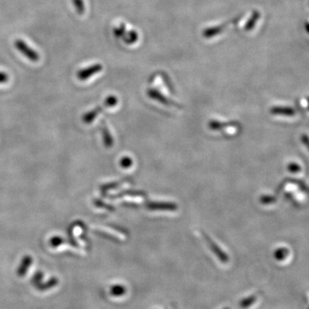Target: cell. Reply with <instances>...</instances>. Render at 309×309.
Masks as SVG:
<instances>
[{"label":"cell","mask_w":309,"mask_h":309,"mask_svg":"<svg viewBox=\"0 0 309 309\" xmlns=\"http://www.w3.org/2000/svg\"><path fill=\"white\" fill-rule=\"evenodd\" d=\"M14 44H15V47H16L17 50L20 52L21 53H23L26 58H28L30 61L37 62L40 59V55H39L37 52L34 50L33 48H31L23 40L17 39Z\"/></svg>","instance_id":"obj_1"},{"label":"cell","mask_w":309,"mask_h":309,"mask_svg":"<svg viewBox=\"0 0 309 309\" xmlns=\"http://www.w3.org/2000/svg\"><path fill=\"white\" fill-rule=\"evenodd\" d=\"M102 70H103V65L101 64H95V65H90L86 68L80 70L77 72V78L81 81H85L95 74L102 72Z\"/></svg>","instance_id":"obj_2"},{"label":"cell","mask_w":309,"mask_h":309,"mask_svg":"<svg viewBox=\"0 0 309 309\" xmlns=\"http://www.w3.org/2000/svg\"><path fill=\"white\" fill-rule=\"evenodd\" d=\"M33 263V258L31 257L30 255H25L22 260H21L20 264L18 265L17 270V274L19 278H24L26 274H27V271L30 268L31 264Z\"/></svg>","instance_id":"obj_3"},{"label":"cell","mask_w":309,"mask_h":309,"mask_svg":"<svg viewBox=\"0 0 309 309\" xmlns=\"http://www.w3.org/2000/svg\"><path fill=\"white\" fill-rule=\"evenodd\" d=\"M206 240H207L210 249L214 252V254H215L216 257L218 258L223 263H227L229 261V256L212 240H210L207 235H206Z\"/></svg>","instance_id":"obj_4"},{"label":"cell","mask_w":309,"mask_h":309,"mask_svg":"<svg viewBox=\"0 0 309 309\" xmlns=\"http://www.w3.org/2000/svg\"><path fill=\"white\" fill-rule=\"evenodd\" d=\"M58 279L56 277H52V278L48 279V281L41 282L40 284L37 285L35 288L37 289L38 291L45 292L50 290L52 288H54L56 286H58Z\"/></svg>","instance_id":"obj_5"},{"label":"cell","mask_w":309,"mask_h":309,"mask_svg":"<svg viewBox=\"0 0 309 309\" xmlns=\"http://www.w3.org/2000/svg\"><path fill=\"white\" fill-rule=\"evenodd\" d=\"M127 288L123 284H113L110 287L109 294L113 297H122L127 294Z\"/></svg>","instance_id":"obj_6"},{"label":"cell","mask_w":309,"mask_h":309,"mask_svg":"<svg viewBox=\"0 0 309 309\" xmlns=\"http://www.w3.org/2000/svg\"><path fill=\"white\" fill-rule=\"evenodd\" d=\"M257 301V295H253L242 299L240 302V306L241 309H246L250 308L251 306L254 305Z\"/></svg>","instance_id":"obj_7"},{"label":"cell","mask_w":309,"mask_h":309,"mask_svg":"<svg viewBox=\"0 0 309 309\" xmlns=\"http://www.w3.org/2000/svg\"><path fill=\"white\" fill-rule=\"evenodd\" d=\"M122 38H123L124 41L127 44H133L138 39V35H137V33L135 31L131 30L124 34V36Z\"/></svg>","instance_id":"obj_8"},{"label":"cell","mask_w":309,"mask_h":309,"mask_svg":"<svg viewBox=\"0 0 309 309\" xmlns=\"http://www.w3.org/2000/svg\"><path fill=\"white\" fill-rule=\"evenodd\" d=\"M288 254H289V252H288L287 248L282 247V248H279V249H278V250L275 252L274 258L277 260L283 261V259H285L286 258L288 257Z\"/></svg>","instance_id":"obj_9"},{"label":"cell","mask_w":309,"mask_h":309,"mask_svg":"<svg viewBox=\"0 0 309 309\" xmlns=\"http://www.w3.org/2000/svg\"><path fill=\"white\" fill-rule=\"evenodd\" d=\"M44 278V273L42 271H37L35 272L34 275H33V277L31 278V284L36 287L37 285L40 284Z\"/></svg>","instance_id":"obj_10"},{"label":"cell","mask_w":309,"mask_h":309,"mask_svg":"<svg viewBox=\"0 0 309 309\" xmlns=\"http://www.w3.org/2000/svg\"><path fill=\"white\" fill-rule=\"evenodd\" d=\"M260 17V15L259 13L258 12V11H255L254 14H253V16L250 18V20L249 22L247 23V25H246V27H245V30L249 31L251 29H253L254 27V25L255 24L257 23V20Z\"/></svg>","instance_id":"obj_11"},{"label":"cell","mask_w":309,"mask_h":309,"mask_svg":"<svg viewBox=\"0 0 309 309\" xmlns=\"http://www.w3.org/2000/svg\"><path fill=\"white\" fill-rule=\"evenodd\" d=\"M72 3L79 15H82L85 12V4L83 0H72Z\"/></svg>","instance_id":"obj_12"},{"label":"cell","mask_w":309,"mask_h":309,"mask_svg":"<svg viewBox=\"0 0 309 309\" xmlns=\"http://www.w3.org/2000/svg\"><path fill=\"white\" fill-rule=\"evenodd\" d=\"M103 137H104V143L106 147H111L112 144H113V138L111 137V134L109 133L108 130L106 129V127H104L103 129Z\"/></svg>","instance_id":"obj_13"},{"label":"cell","mask_w":309,"mask_h":309,"mask_svg":"<svg viewBox=\"0 0 309 309\" xmlns=\"http://www.w3.org/2000/svg\"><path fill=\"white\" fill-rule=\"evenodd\" d=\"M125 34H126V25L125 24H120L119 27H114L113 34L115 37L122 38Z\"/></svg>","instance_id":"obj_14"},{"label":"cell","mask_w":309,"mask_h":309,"mask_svg":"<svg viewBox=\"0 0 309 309\" xmlns=\"http://www.w3.org/2000/svg\"><path fill=\"white\" fill-rule=\"evenodd\" d=\"M64 239H62L61 237L54 236L50 240V246L52 247H58L61 246L64 243Z\"/></svg>","instance_id":"obj_15"},{"label":"cell","mask_w":309,"mask_h":309,"mask_svg":"<svg viewBox=\"0 0 309 309\" xmlns=\"http://www.w3.org/2000/svg\"><path fill=\"white\" fill-rule=\"evenodd\" d=\"M120 164L123 168H129V167L131 166V160H130V158L124 157L120 161Z\"/></svg>","instance_id":"obj_16"},{"label":"cell","mask_w":309,"mask_h":309,"mask_svg":"<svg viewBox=\"0 0 309 309\" xmlns=\"http://www.w3.org/2000/svg\"><path fill=\"white\" fill-rule=\"evenodd\" d=\"M9 80V76L5 72H0V83H5Z\"/></svg>","instance_id":"obj_17"},{"label":"cell","mask_w":309,"mask_h":309,"mask_svg":"<svg viewBox=\"0 0 309 309\" xmlns=\"http://www.w3.org/2000/svg\"><path fill=\"white\" fill-rule=\"evenodd\" d=\"M223 309H230V308H224Z\"/></svg>","instance_id":"obj_18"}]
</instances>
